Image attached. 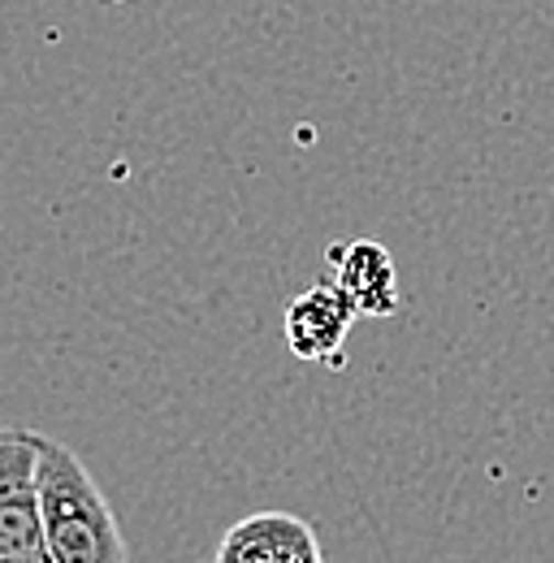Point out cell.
I'll use <instances>...</instances> for the list:
<instances>
[{
  "label": "cell",
  "mask_w": 554,
  "mask_h": 563,
  "mask_svg": "<svg viewBox=\"0 0 554 563\" xmlns=\"http://www.w3.org/2000/svg\"><path fill=\"white\" fill-rule=\"evenodd\" d=\"M35 486L53 563H131L126 533L109 498L66 442L40 433Z\"/></svg>",
  "instance_id": "obj_1"
},
{
  "label": "cell",
  "mask_w": 554,
  "mask_h": 563,
  "mask_svg": "<svg viewBox=\"0 0 554 563\" xmlns=\"http://www.w3.org/2000/svg\"><path fill=\"white\" fill-rule=\"evenodd\" d=\"M355 317H359V308L351 303V295L339 282H312L303 295H295L286 303V325H281L286 347L303 364L343 368V347Z\"/></svg>",
  "instance_id": "obj_3"
},
{
  "label": "cell",
  "mask_w": 554,
  "mask_h": 563,
  "mask_svg": "<svg viewBox=\"0 0 554 563\" xmlns=\"http://www.w3.org/2000/svg\"><path fill=\"white\" fill-rule=\"evenodd\" d=\"M217 563H325L317 529L290 511H256L225 529Z\"/></svg>",
  "instance_id": "obj_4"
},
{
  "label": "cell",
  "mask_w": 554,
  "mask_h": 563,
  "mask_svg": "<svg viewBox=\"0 0 554 563\" xmlns=\"http://www.w3.org/2000/svg\"><path fill=\"white\" fill-rule=\"evenodd\" d=\"M330 269L334 282L351 295V303L359 308V317H395L403 308L399 269L381 243L359 239L346 247H330Z\"/></svg>",
  "instance_id": "obj_5"
},
{
  "label": "cell",
  "mask_w": 554,
  "mask_h": 563,
  "mask_svg": "<svg viewBox=\"0 0 554 563\" xmlns=\"http://www.w3.org/2000/svg\"><path fill=\"white\" fill-rule=\"evenodd\" d=\"M113 4H126V0H113Z\"/></svg>",
  "instance_id": "obj_6"
},
{
  "label": "cell",
  "mask_w": 554,
  "mask_h": 563,
  "mask_svg": "<svg viewBox=\"0 0 554 563\" xmlns=\"http://www.w3.org/2000/svg\"><path fill=\"white\" fill-rule=\"evenodd\" d=\"M35 460V429H0V563H53L44 542Z\"/></svg>",
  "instance_id": "obj_2"
}]
</instances>
